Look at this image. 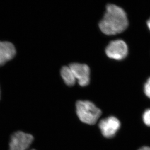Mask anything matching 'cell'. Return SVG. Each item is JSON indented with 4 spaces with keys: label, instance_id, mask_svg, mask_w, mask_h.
I'll use <instances>...</instances> for the list:
<instances>
[{
    "label": "cell",
    "instance_id": "12",
    "mask_svg": "<svg viewBox=\"0 0 150 150\" xmlns=\"http://www.w3.org/2000/svg\"><path fill=\"white\" fill-rule=\"evenodd\" d=\"M147 24L148 27V28H149V29L150 30V18H149L148 21L147 23Z\"/></svg>",
    "mask_w": 150,
    "mask_h": 150
},
{
    "label": "cell",
    "instance_id": "3",
    "mask_svg": "<svg viewBox=\"0 0 150 150\" xmlns=\"http://www.w3.org/2000/svg\"><path fill=\"white\" fill-rule=\"evenodd\" d=\"M33 140L34 137L31 134L21 131L15 132L11 137L9 150H29Z\"/></svg>",
    "mask_w": 150,
    "mask_h": 150
},
{
    "label": "cell",
    "instance_id": "6",
    "mask_svg": "<svg viewBox=\"0 0 150 150\" xmlns=\"http://www.w3.org/2000/svg\"><path fill=\"white\" fill-rule=\"evenodd\" d=\"M69 66L81 86H85L88 85L90 81V69L87 65L73 63Z\"/></svg>",
    "mask_w": 150,
    "mask_h": 150
},
{
    "label": "cell",
    "instance_id": "8",
    "mask_svg": "<svg viewBox=\"0 0 150 150\" xmlns=\"http://www.w3.org/2000/svg\"><path fill=\"white\" fill-rule=\"evenodd\" d=\"M61 75L66 85L72 86L76 82V78L69 66H63L61 69Z\"/></svg>",
    "mask_w": 150,
    "mask_h": 150
},
{
    "label": "cell",
    "instance_id": "9",
    "mask_svg": "<svg viewBox=\"0 0 150 150\" xmlns=\"http://www.w3.org/2000/svg\"><path fill=\"white\" fill-rule=\"evenodd\" d=\"M143 120L145 124L150 127V109H147L143 114Z\"/></svg>",
    "mask_w": 150,
    "mask_h": 150
},
{
    "label": "cell",
    "instance_id": "1",
    "mask_svg": "<svg viewBox=\"0 0 150 150\" xmlns=\"http://www.w3.org/2000/svg\"><path fill=\"white\" fill-rule=\"evenodd\" d=\"M128 20L125 10L115 4H108L103 18L99 24L100 31L107 35H114L126 30Z\"/></svg>",
    "mask_w": 150,
    "mask_h": 150
},
{
    "label": "cell",
    "instance_id": "2",
    "mask_svg": "<svg viewBox=\"0 0 150 150\" xmlns=\"http://www.w3.org/2000/svg\"><path fill=\"white\" fill-rule=\"evenodd\" d=\"M76 109L80 120L88 125L95 124L102 114L100 109L89 100H78Z\"/></svg>",
    "mask_w": 150,
    "mask_h": 150
},
{
    "label": "cell",
    "instance_id": "5",
    "mask_svg": "<svg viewBox=\"0 0 150 150\" xmlns=\"http://www.w3.org/2000/svg\"><path fill=\"white\" fill-rule=\"evenodd\" d=\"M120 126V123L119 120L113 116L102 119L99 123V127L102 134L107 138L113 137Z\"/></svg>",
    "mask_w": 150,
    "mask_h": 150
},
{
    "label": "cell",
    "instance_id": "4",
    "mask_svg": "<svg viewBox=\"0 0 150 150\" xmlns=\"http://www.w3.org/2000/svg\"><path fill=\"white\" fill-rule=\"evenodd\" d=\"M128 52L127 45L121 40L111 41L105 49V53L111 59L120 60L126 57Z\"/></svg>",
    "mask_w": 150,
    "mask_h": 150
},
{
    "label": "cell",
    "instance_id": "10",
    "mask_svg": "<svg viewBox=\"0 0 150 150\" xmlns=\"http://www.w3.org/2000/svg\"><path fill=\"white\" fill-rule=\"evenodd\" d=\"M144 91L146 96L150 98V77L145 84Z\"/></svg>",
    "mask_w": 150,
    "mask_h": 150
},
{
    "label": "cell",
    "instance_id": "7",
    "mask_svg": "<svg viewBox=\"0 0 150 150\" xmlns=\"http://www.w3.org/2000/svg\"><path fill=\"white\" fill-rule=\"evenodd\" d=\"M16 53V49L12 43L0 41V66L12 59Z\"/></svg>",
    "mask_w": 150,
    "mask_h": 150
},
{
    "label": "cell",
    "instance_id": "11",
    "mask_svg": "<svg viewBox=\"0 0 150 150\" xmlns=\"http://www.w3.org/2000/svg\"><path fill=\"white\" fill-rule=\"evenodd\" d=\"M139 150H150V147L147 146H144L140 148Z\"/></svg>",
    "mask_w": 150,
    "mask_h": 150
}]
</instances>
